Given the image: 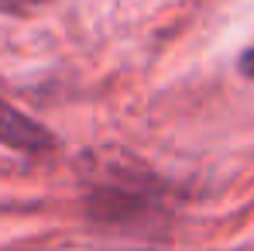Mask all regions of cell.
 <instances>
[{"mask_svg":"<svg viewBox=\"0 0 254 251\" xmlns=\"http://www.w3.org/2000/svg\"><path fill=\"white\" fill-rule=\"evenodd\" d=\"M89 203L96 217L110 224L144 220L148 213H158L155 182L137 172H110V179H100V189H93Z\"/></svg>","mask_w":254,"mask_h":251,"instance_id":"1","label":"cell"},{"mask_svg":"<svg viewBox=\"0 0 254 251\" xmlns=\"http://www.w3.org/2000/svg\"><path fill=\"white\" fill-rule=\"evenodd\" d=\"M0 145L10 148V152L42 155L55 145V138L45 124H38L35 117H28L24 110H17L14 103H7L0 96Z\"/></svg>","mask_w":254,"mask_h":251,"instance_id":"2","label":"cell"},{"mask_svg":"<svg viewBox=\"0 0 254 251\" xmlns=\"http://www.w3.org/2000/svg\"><path fill=\"white\" fill-rule=\"evenodd\" d=\"M52 0H0V14H31Z\"/></svg>","mask_w":254,"mask_h":251,"instance_id":"3","label":"cell"},{"mask_svg":"<svg viewBox=\"0 0 254 251\" xmlns=\"http://www.w3.org/2000/svg\"><path fill=\"white\" fill-rule=\"evenodd\" d=\"M241 69H244L248 76H254V48H251V52H244V59H241Z\"/></svg>","mask_w":254,"mask_h":251,"instance_id":"4","label":"cell"}]
</instances>
